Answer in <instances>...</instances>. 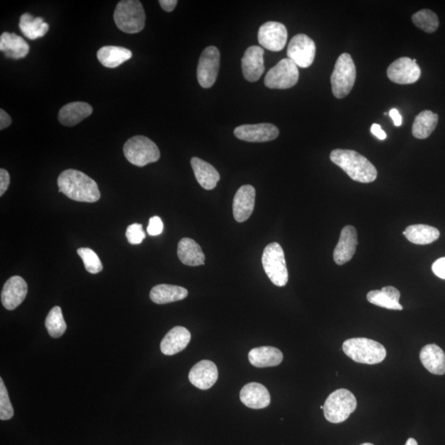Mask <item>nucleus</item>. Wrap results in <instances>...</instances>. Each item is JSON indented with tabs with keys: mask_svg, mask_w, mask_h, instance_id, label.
Wrapping results in <instances>:
<instances>
[{
	"mask_svg": "<svg viewBox=\"0 0 445 445\" xmlns=\"http://www.w3.org/2000/svg\"><path fill=\"white\" fill-rule=\"evenodd\" d=\"M316 45L315 42L305 34H298L288 45V58L297 67L308 68L315 62Z\"/></svg>",
	"mask_w": 445,
	"mask_h": 445,
	"instance_id": "11",
	"label": "nucleus"
},
{
	"mask_svg": "<svg viewBox=\"0 0 445 445\" xmlns=\"http://www.w3.org/2000/svg\"><path fill=\"white\" fill-rule=\"evenodd\" d=\"M28 294V284L23 278L15 276L5 283L1 292L3 305L8 310H13L25 300Z\"/></svg>",
	"mask_w": 445,
	"mask_h": 445,
	"instance_id": "15",
	"label": "nucleus"
},
{
	"mask_svg": "<svg viewBox=\"0 0 445 445\" xmlns=\"http://www.w3.org/2000/svg\"><path fill=\"white\" fill-rule=\"evenodd\" d=\"M371 130V133L374 136H376L378 140H384L387 138V135L384 133V130L382 129L381 125L373 124Z\"/></svg>",
	"mask_w": 445,
	"mask_h": 445,
	"instance_id": "45",
	"label": "nucleus"
},
{
	"mask_svg": "<svg viewBox=\"0 0 445 445\" xmlns=\"http://www.w3.org/2000/svg\"><path fill=\"white\" fill-rule=\"evenodd\" d=\"M249 359L252 365L257 368L274 367L283 361V354L276 347H261L252 349Z\"/></svg>",
	"mask_w": 445,
	"mask_h": 445,
	"instance_id": "26",
	"label": "nucleus"
},
{
	"mask_svg": "<svg viewBox=\"0 0 445 445\" xmlns=\"http://www.w3.org/2000/svg\"><path fill=\"white\" fill-rule=\"evenodd\" d=\"M262 266L266 274L276 286H285L289 280L284 251L278 242L266 247L262 255Z\"/></svg>",
	"mask_w": 445,
	"mask_h": 445,
	"instance_id": "8",
	"label": "nucleus"
},
{
	"mask_svg": "<svg viewBox=\"0 0 445 445\" xmlns=\"http://www.w3.org/2000/svg\"><path fill=\"white\" fill-rule=\"evenodd\" d=\"M123 151L126 159L137 167L155 163L160 158L158 146L143 135H136L126 141Z\"/></svg>",
	"mask_w": 445,
	"mask_h": 445,
	"instance_id": "7",
	"label": "nucleus"
},
{
	"mask_svg": "<svg viewBox=\"0 0 445 445\" xmlns=\"http://www.w3.org/2000/svg\"><path fill=\"white\" fill-rule=\"evenodd\" d=\"M367 300L368 302L373 303V305L387 308V310H403L402 306L399 302L393 300L390 297L388 296L385 293H383L382 291H372L368 292Z\"/></svg>",
	"mask_w": 445,
	"mask_h": 445,
	"instance_id": "36",
	"label": "nucleus"
},
{
	"mask_svg": "<svg viewBox=\"0 0 445 445\" xmlns=\"http://www.w3.org/2000/svg\"><path fill=\"white\" fill-rule=\"evenodd\" d=\"M389 116L393 119L394 125L396 126H401L402 124V118L396 108H393L389 111Z\"/></svg>",
	"mask_w": 445,
	"mask_h": 445,
	"instance_id": "46",
	"label": "nucleus"
},
{
	"mask_svg": "<svg viewBox=\"0 0 445 445\" xmlns=\"http://www.w3.org/2000/svg\"><path fill=\"white\" fill-rule=\"evenodd\" d=\"M191 164L197 181L204 189L213 190L215 188L220 179V175L213 166L204 160L196 158V157L191 159Z\"/></svg>",
	"mask_w": 445,
	"mask_h": 445,
	"instance_id": "24",
	"label": "nucleus"
},
{
	"mask_svg": "<svg viewBox=\"0 0 445 445\" xmlns=\"http://www.w3.org/2000/svg\"><path fill=\"white\" fill-rule=\"evenodd\" d=\"M439 120L437 114L432 111H424L414 120L412 134L415 137L424 140L429 137L436 130Z\"/></svg>",
	"mask_w": 445,
	"mask_h": 445,
	"instance_id": "32",
	"label": "nucleus"
},
{
	"mask_svg": "<svg viewBox=\"0 0 445 445\" xmlns=\"http://www.w3.org/2000/svg\"><path fill=\"white\" fill-rule=\"evenodd\" d=\"M59 192L69 199L94 203L100 199L101 193L97 183L82 171L68 169L58 178Z\"/></svg>",
	"mask_w": 445,
	"mask_h": 445,
	"instance_id": "1",
	"label": "nucleus"
},
{
	"mask_svg": "<svg viewBox=\"0 0 445 445\" xmlns=\"http://www.w3.org/2000/svg\"><path fill=\"white\" fill-rule=\"evenodd\" d=\"M264 50L257 45H252L246 50L242 58V69L244 78L251 83L257 82L265 72Z\"/></svg>",
	"mask_w": 445,
	"mask_h": 445,
	"instance_id": "17",
	"label": "nucleus"
},
{
	"mask_svg": "<svg viewBox=\"0 0 445 445\" xmlns=\"http://www.w3.org/2000/svg\"><path fill=\"white\" fill-rule=\"evenodd\" d=\"M333 164L358 183L371 184L377 179V169L366 157L350 150H334L330 154Z\"/></svg>",
	"mask_w": 445,
	"mask_h": 445,
	"instance_id": "2",
	"label": "nucleus"
},
{
	"mask_svg": "<svg viewBox=\"0 0 445 445\" xmlns=\"http://www.w3.org/2000/svg\"><path fill=\"white\" fill-rule=\"evenodd\" d=\"M10 184V176L8 171L0 169V196H3L9 188Z\"/></svg>",
	"mask_w": 445,
	"mask_h": 445,
	"instance_id": "40",
	"label": "nucleus"
},
{
	"mask_svg": "<svg viewBox=\"0 0 445 445\" xmlns=\"http://www.w3.org/2000/svg\"><path fill=\"white\" fill-rule=\"evenodd\" d=\"M287 38V29L281 23L267 22L262 25L259 31V44L271 52H281L284 49Z\"/></svg>",
	"mask_w": 445,
	"mask_h": 445,
	"instance_id": "14",
	"label": "nucleus"
},
{
	"mask_svg": "<svg viewBox=\"0 0 445 445\" xmlns=\"http://www.w3.org/2000/svg\"><path fill=\"white\" fill-rule=\"evenodd\" d=\"M218 368L214 362L201 361L192 367L189 373V381L197 388L207 390L218 381Z\"/></svg>",
	"mask_w": 445,
	"mask_h": 445,
	"instance_id": "19",
	"label": "nucleus"
},
{
	"mask_svg": "<svg viewBox=\"0 0 445 445\" xmlns=\"http://www.w3.org/2000/svg\"><path fill=\"white\" fill-rule=\"evenodd\" d=\"M342 350L355 362L376 365L386 358V349L382 344L371 339L351 338L343 343Z\"/></svg>",
	"mask_w": 445,
	"mask_h": 445,
	"instance_id": "3",
	"label": "nucleus"
},
{
	"mask_svg": "<svg viewBox=\"0 0 445 445\" xmlns=\"http://www.w3.org/2000/svg\"><path fill=\"white\" fill-rule=\"evenodd\" d=\"M164 231L163 221L159 216L152 217L150 220L147 232L150 236H158Z\"/></svg>",
	"mask_w": 445,
	"mask_h": 445,
	"instance_id": "39",
	"label": "nucleus"
},
{
	"mask_svg": "<svg viewBox=\"0 0 445 445\" xmlns=\"http://www.w3.org/2000/svg\"><path fill=\"white\" fill-rule=\"evenodd\" d=\"M19 28L25 37L31 40L43 38L48 32L49 25L44 22L43 18H35L28 13L20 18Z\"/></svg>",
	"mask_w": 445,
	"mask_h": 445,
	"instance_id": "31",
	"label": "nucleus"
},
{
	"mask_svg": "<svg viewBox=\"0 0 445 445\" xmlns=\"http://www.w3.org/2000/svg\"><path fill=\"white\" fill-rule=\"evenodd\" d=\"M279 133V129L271 123L242 125L235 129V135L237 139L251 143L274 140Z\"/></svg>",
	"mask_w": 445,
	"mask_h": 445,
	"instance_id": "13",
	"label": "nucleus"
},
{
	"mask_svg": "<svg viewBox=\"0 0 445 445\" xmlns=\"http://www.w3.org/2000/svg\"><path fill=\"white\" fill-rule=\"evenodd\" d=\"M405 445H418L416 439H412V438H410L407 439V441L406 442Z\"/></svg>",
	"mask_w": 445,
	"mask_h": 445,
	"instance_id": "47",
	"label": "nucleus"
},
{
	"mask_svg": "<svg viewBox=\"0 0 445 445\" xmlns=\"http://www.w3.org/2000/svg\"><path fill=\"white\" fill-rule=\"evenodd\" d=\"M419 359L429 372L436 376L445 373V354L436 344H429L422 349Z\"/></svg>",
	"mask_w": 445,
	"mask_h": 445,
	"instance_id": "25",
	"label": "nucleus"
},
{
	"mask_svg": "<svg viewBox=\"0 0 445 445\" xmlns=\"http://www.w3.org/2000/svg\"><path fill=\"white\" fill-rule=\"evenodd\" d=\"M178 255L180 261L186 266H197L205 264V257L201 247L189 237H184L180 240Z\"/></svg>",
	"mask_w": 445,
	"mask_h": 445,
	"instance_id": "27",
	"label": "nucleus"
},
{
	"mask_svg": "<svg viewBox=\"0 0 445 445\" xmlns=\"http://www.w3.org/2000/svg\"><path fill=\"white\" fill-rule=\"evenodd\" d=\"M220 64V53L218 48L206 47L201 53L197 67V79L202 88L210 89L218 76Z\"/></svg>",
	"mask_w": 445,
	"mask_h": 445,
	"instance_id": "10",
	"label": "nucleus"
},
{
	"mask_svg": "<svg viewBox=\"0 0 445 445\" xmlns=\"http://www.w3.org/2000/svg\"><path fill=\"white\" fill-rule=\"evenodd\" d=\"M188 295V291L184 287L173 285H159L150 291L151 300L157 305H166L184 300Z\"/></svg>",
	"mask_w": 445,
	"mask_h": 445,
	"instance_id": "28",
	"label": "nucleus"
},
{
	"mask_svg": "<svg viewBox=\"0 0 445 445\" xmlns=\"http://www.w3.org/2000/svg\"><path fill=\"white\" fill-rule=\"evenodd\" d=\"M387 74L388 79L393 83L412 84L421 77L422 70L416 59L402 57L389 65Z\"/></svg>",
	"mask_w": 445,
	"mask_h": 445,
	"instance_id": "12",
	"label": "nucleus"
},
{
	"mask_svg": "<svg viewBox=\"0 0 445 445\" xmlns=\"http://www.w3.org/2000/svg\"><path fill=\"white\" fill-rule=\"evenodd\" d=\"M323 407L327 421L338 424L347 421L351 414L356 411L357 401L351 391L341 388L328 396Z\"/></svg>",
	"mask_w": 445,
	"mask_h": 445,
	"instance_id": "5",
	"label": "nucleus"
},
{
	"mask_svg": "<svg viewBox=\"0 0 445 445\" xmlns=\"http://www.w3.org/2000/svg\"><path fill=\"white\" fill-rule=\"evenodd\" d=\"M126 237L130 244H140L145 239L143 226L140 224H133L128 226L126 230Z\"/></svg>",
	"mask_w": 445,
	"mask_h": 445,
	"instance_id": "38",
	"label": "nucleus"
},
{
	"mask_svg": "<svg viewBox=\"0 0 445 445\" xmlns=\"http://www.w3.org/2000/svg\"><path fill=\"white\" fill-rule=\"evenodd\" d=\"M145 13L139 0H123L116 5L114 21L116 26L125 33H138L145 26Z\"/></svg>",
	"mask_w": 445,
	"mask_h": 445,
	"instance_id": "4",
	"label": "nucleus"
},
{
	"mask_svg": "<svg viewBox=\"0 0 445 445\" xmlns=\"http://www.w3.org/2000/svg\"><path fill=\"white\" fill-rule=\"evenodd\" d=\"M432 271L434 275L445 280V257H442V259H439L434 262Z\"/></svg>",
	"mask_w": 445,
	"mask_h": 445,
	"instance_id": "41",
	"label": "nucleus"
},
{
	"mask_svg": "<svg viewBox=\"0 0 445 445\" xmlns=\"http://www.w3.org/2000/svg\"><path fill=\"white\" fill-rule=\"evenodd\" d=\"M82 259L85 269L91 274H98L103 269L102 262L96 252L88 247H80L77 251Z\"/></svg>",
	"mask_w": 445,
	"mask_h": 445,
	"instance_id": "35",
	"label": "nucleus"
},
{
	"mask_svg": "<svg viewBox=\"0 0 445 445\" xmlns=\"http://www.w3.org/2000/svg\"><path fill=\"white\" fill-rule=\"evenodd\" d=\"M320 408H321L322 410H323V408H325V407L321 406V407H320Z\"/></svg>",
	"mask_w": 445,
	"mask_h": 445,
	"instance_id": "49",
	"label": "nucleus"
},
{
	"mask_svg": "<svg viewBox=\"0 0 445 445\" xmlns=\"http://www.w3.org/2000/svg\"><path fill=\"white\" fill-rule=\"evenodd\" d=\"M240 400L247 407L262 409L270 405L271 396L267 388L259 383H250L241 389Z\"/></svg>",
	"mask_w": 445,
	"mask_h": 445,
	"instance_id": "20",
	"label": "nucleus"
},
{
	"mask_svg": "<svg viewBox=\"0 0 445 445\" xmlns=\"http://www.w3.org/2000/svg\"><path fill=\"white\" fill-rule=\"evenodd\" d=\"M12 123V119L6 111L0 110V130L6 129Z\"/></svg>",
	"mask_w": 445,
	"mask_h": 445,
	"instance_id": "43",
	"label": "nucleus"
},
{
	"mask_svg": "<svg viewBox=\"0 0 445 445\" xmlns=\"http://www.w3.org/2000/svg\"><path fill=\"white\" fill-rule=\"evenodd\" d=\"M45 326L50 337L59 338L64 335L67 329V325L64 322L60 307L55 306L50 311L45 318Z\"/></svg>",
	"mask_w": 445,
	"mask_h": 445,
	"instance_id": "33",
	"label": "nucleus"
},
{
	"mask_svg": "<svg viewBox=\"0 0 445 445\" xmlns=\"http://www.w3.org/2000/svg\"><path fill=\"white\" fill-rule=\"evenodd\" d=\"M403 235L412 244L427 245L436 241L441 235V232L436 227L432 226L415 225L408 226L403 232Z\"/></svg>",
	"mask_w": 445,
	"mask_h": 445,
	"instance_id": "30",
	"label": "nucleus"
},
{
	"mask_svg": "<svg viewBox=\"0 0 445 445\" xmlns=\"http://www.w3.org/2000/svg\"><path fill=\"white\" fill-rule=\"evenodd\" d=\"M190 341L191 333L186 327H175L162 340L160 350L165 356H174L183 351Z\"/></svg>",
	"mask_w": 445,
	"mask_h": 445,
	"instance_id": "21",
	"label": "nucleus"
},
{
	"mask_svg": "<svg viewBox=\"0 0 445 445\" xmlns=\"http://www.w3.org/2000/svg\"><path fill=\"white\" fill-rule=\"evenodd\" d=\"M298 76L297 65L289 58H286L268 72L264 83L271 89H291L298 83Z\"/></svg>",
	"mask_w": 445,
	"mask_h": 445,
	"instance_id": "9",
	"label": "nucleus"
},
{
	"mask_svg": "<svg viewBox=\"0 0 445 445\" xmlns=\"http://www.w3.org/2000/svg\"><path fill=\"white\" fill-rule=\"evenodd\" d=\"M361 445H373V444H371V443H365V444H362Z\"/></svg>",
	"mask_w": 445,
	"mask_h": 445,
	"instance_id": "48",
	"label": "nucleus"
},
{
	"mask_svg": "<svg viewBox=\"0 0 445 445\" xmlns=\"http://www.w3.org/2000/svg\"><path fill=\"white\" fill-rule=\"evenodd\" d=\"M13 407L9 397V393L4 383L0 378V419L1 421H8L13 417Z\"/></svg>",
	"mask_w": 445,
	"mask_h": 445,
	"instance_id": "37",
	"label": "nucleus"
},
{
	"mask_svg": "<svg viewBox=\"0 0 445 445\" xmlns=\"http://www.w3.org/2000/svg\"><path fill=\"white\" fill-rule=\"evenodd\" d=\"M412 22L416 26L427 33L436 31L439 28V18L437 15L429 9L419 10L412 15Z\"/></svg>",
	"mask_w": 445,
	"mask_h": 445,
	"instance_id": "34",
	"label": "nucleus"
},
{
	"mask_svg": "<svg viewBox=\"0 0 445 445\" xmlns=\"http://www.w3.org/2000/svg\"><path fill=\"white\" fill-rule=\"evenodd\" d=\"M178 3L176 0H160L159 1L162 9L168 13L173 12Z\"/></svg>",
	"mask_w": 445,
	"mask_h": 445,
	"instance_id": "44",
	"label": "nucleus"
},
{
	"mask_svg": "<svg viewBox=\"0 0 445 445\" xmlns=\"http://www.w3.org/2000/svg\"><path fill=\"white\" fill-rule=\"evenodd\" d=\"M381 291L383 293H385V294L388 296L390 297L394 301L399 302V300H400V292H399V291L397 290L396 288H394L393 286H386L383 287Z\"/></svg>",
	"mask_w": 445,
	"mask_h": 445,
	"instance_id": "42",
	"label": "nucleus"
},
{
	"mask_svg": "<svg viewBox=\"0 0 445 445\" xmlns=\"http://www.w3.org/2000/svg\"><path fill=\"white\" fill-rule=\"evenodd\" d=\"M93 113L92 106L84 102L70 103L60 110L58 120L65 126L78 125Z\"/></svg>",
	"mask_w": 445,
	"mask_h": 445,
	"instance_id": "22",
	"label": "nucleus"
},
{
	"mask_svg": "<svg viewBox=\"0 0 445 445\" xmlns=\"http://www.w3.org/2000/svg\"><path fill=\"white\" fill-rule=\"evenodd\" d=\"M0 50L7 58L18 60L27 57L30 47L26 40L17 34L4 33L0 37Z\"/></svg>",
	"mask_w": 445,
	"mask_h": 445,
	"instance_id": "23",
	"label": "nucleus"
},
{
	"mask_svg": "<svg viewBox=\"0 0 445 445\" xmlns=\"http://www.w3.org/2000/svg\"><path fill=\"white\" fill-rule=\"evenodd\" d=\"M356 79V69L351 55L344 53L338 57L331 76L332 94L344 98L351 93Z\"/></svg>",
	"mask_w": 445,
	"mask_h": 445,
	"instance_id": "6",
	"label": "nucleus"
},
{
	"mask_svg": "<svg viewBox=\"0 0 445 445\" xmlns=\"http://www.w3.org/2000/svg\"><path fill=\"white\" fill-rule=\"evenodd\" d=\"M357 244L356 227L353 226L344 227L341 232L340 240H339L333 252V259L337 264L342 266L351 261L356 251Z\"/></svg>",
	"mask_w": 445,
	"mask_h": 445,
	"instance_id": "18",
	"label": "nucleus"
},
{
	"mask_svg": "<svg viewBox=\"0 0 445 445\" xmlns=\"http://www.w3.org/2000/svg\"><path fill=\"white\" fill-rule=\"evenodd\" d=\"M97 57L103 67L114 69L133 57V52L124 47L107 45L98 50Z\"/></svg>",
	"mask_w": 445,
	"mask_h": 445,
	"instance_id": "29",
	"label": "nucleus"
},
{
	"mask_svg": "<svg viewBox=\"0 0 445 445\" xmlns=\"http://www.w3.org/2000/svg\"><path fill=\"white\" fill-rule=\"evenodd\" d=\"M256 191L251 185H244L237 190L232 203V213L237 222H242L250 218L254 212Z\"/></svg>",
	"mask_w": 445,
	"mask_h": 445,
	"instance_id": "16",
	"label": "nucleus"
}]
</instances>
